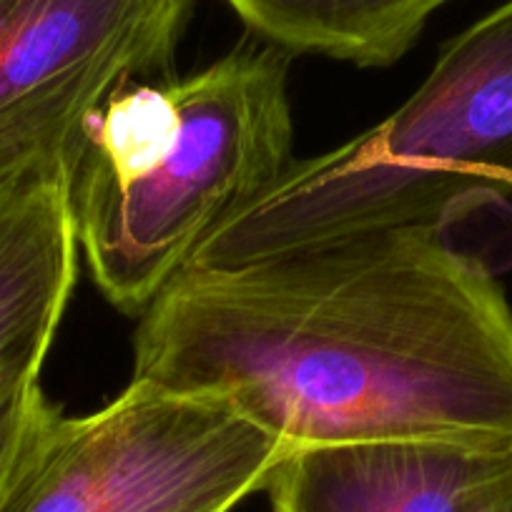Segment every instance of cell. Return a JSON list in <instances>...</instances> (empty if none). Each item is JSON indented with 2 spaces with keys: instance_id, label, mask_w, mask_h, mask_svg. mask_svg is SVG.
<instances>
[{
  "instance_id": "9",
  "label": "cell",
  "mask_w": 512,
  "mask_h": 512,
  "mask_svg": "<svg viewBox=\"0 0 512 512\" xmlns=\"http://www.w3.org/2000/svg\"><path fill=\"white\" fill-rule=\"evenodd\" d=\"M472 512H512V490L492 497V500H487L485 505H480L477 510H472Z\"/></svg>"
},
{
  "instance_id": "4",
  "label": "cell",
  "mask_w": 512,
  "mask_h": 512,
  "mask_svg": "<svg viewBox=\"0 0 512 512\" xmlns=\"http://www.w3.org/2000/svg\"><path fill=\"white\" fill-rule=\"evenodd\" d=\"M191 0H0V184L71 176L121 88L174 76Z\"/></svg>"
},
{
  "instance_id": "3",
  "label": "cell",
  "mask_w": 512,
  "mask_h": 512,
  "mask_svg": "<svg viewBox=\"0 0 512 512\" xmlns=\"http://www.w3.org/2000/svg\"><path fill=\"white\" fill-rule=\"evenodd\" d=\"M289 450L229 402L131 379L91 415L48 420L0 512H231Z\"/></svg>"
},
{
  "instance_id": "2",
  "label": "cell",
  "mask_w": 512,
  "mask_h": 512,
  "mask_svg": "<svg viewBox=\"0 0 512 512\" xmlns=\"http://www.w3.org/2000/svg\"><path fill=\"white\" fill-rule=\"evenodd\" d=\"M292 58L249 36L201 71L131 83L96 111L68 191L108 304L146 312L196 246L292 164Z\"/></svg>"
},
{
  "instance_id": "8",
  "label": "cell",
  "mask_w": 512,
  "mask_h": 512,
  "mask_svg": "<svg viewBox=\"0 0 512 512\" xmlns=\"http://www.w3.org/2000/svg\"><path fill=\"white\" fill-rule=\"evenodd\" d=\"M61 410L46 397L41 384L18 400L0 407V500L6 495L18 465L56 412Z\"/></svg>"
},
{
  "instance_id": "6",
  "label": "cell",
  "mask_w": 512,
  "mask_h": 512,
  "mask_svg": "<svg viewBox=\"0 0 512 512\" xmlns=\"http://www.w3.org/2000/svg\"><path fill=\"white\" fill-rule=\"evenodd\" d=\"M71 176L0 184V407L41 384L78 282Z\"/></svg>"
},
{
  "instance_id": "1",
  "label": "cell",
  "mask_w": 512,
  "mask_h": 512,
  "mask_svg": "<svg viewBox=\"0 0 512 512\" xmlns=\"http://www.w3.org/2000/svg\"><path fill=\"white\" fill-rule=\"evenodd\" d=\"M134 382L229 402L289 447L512 445V309L437 226L181 269L139 314Z\"/></svg>"
},
{
  "instance_id": "7",
  "label": "cell",
  "mask_w": 512,
  "mask_h": 512,
  "mask_svg": "<svg viewBox=\"0 0 512 512\" xmlns=\"http://www.w3.org/2000/svg\"><path fill=\"white\" fill-rule=\"evenodd\" d=\"M249 36L359 68L400 61L450 0H224Z\"/></svg>"
},
{
  "instance_id": "5",
  "label": "cell",
  "mask_w": 512,
  "mask_h": 512,
  "mask_svg": "<svg viewBox=\"0 0 512 512\" xmlns=\"http://www.w3.org/2000/svg\"><path fill=\"white\" fill-rule=\"evenodd\" d=\"M264 490L272 512H472L512 490V445H299L277 462Z\"/></svg>"
}]
</instances>
